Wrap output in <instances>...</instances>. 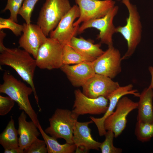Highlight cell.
<instances>
[{"mask_svg": "<svg viewBox=\"0 0 153 153\" xmlns=\"http://www.w3.org/2000/svg\"><path fill=\"white\" fill-rule=\"evenodd\" d=\"M105 139L103 142L101 143L99 146L102 153H121L122 149L115 147L113 144L114 135L112 131L107 130L105 135Z\"/></svg>", "mask_w": 153, "mask_h": 153, "instance_id": "cell-25", "label": "cell"}, {"mask_svg": "<svg viewBox=\"0 0 153 153\" xmlns=\"http://www.w3.org/2000/svg\"><path fill=\"white\" fill-rule=\"evenodd\" d=\"M63 47L56 40L47 38L39 48L35 59L37 67L51 70L60 68L63 65Z\"/></svg>", "mask_w": 153, "mask_h": 153, "instance_id": "cell-7", "label": "cell"}, {"mask_svg": "<svg viewBox=\"0 0 153 153\" xmlns=\"http://www.w3.org/2000/svg\"><path fill=\"white\" fill-rule=\"evenodd\" d=\"M39 0H24L20 8L18 14L23 18L27 24L31 22L32 11L37 3Z\"/></svg>", "mask_w": 153, "mask_h": 153, "instance_id": "cell-26", "label": "cell"}, {"mask_svg": "<svg viewBox=\"0 0 153 153\" xmlns=\"http://www.w3.org/2000/svg\"><path fill=\"white\" fill-rule=\"evenodd\" d=\"M72 7L69 0H46L37 22L46 36L56 27Z\"/></svg>", "mask_w": 153, "mask_h": 153, "instance_id": "cell-4", "label": "cell"}, {"mask_svg": "<svg viewBox=\"0 0 153 153\" xmlns=\"http://www.w3.org/2000/svg\"><path fill=\"white\" fill-rule=\"evenodd\" d=\"M80 10V16L73 24L74 26L82 22L105 16L115 5L113 0H75Z\"/></svg>", "mask_w": 153, "mask_h": 153, "instance_id": "cell-10", "label": "cell"}, {"mask_svg": "<svg viewBox=\"0 0 153 153\" xmlns=\"http://www.w3.org/2000/svg\"><path fill=\"white\" fill-rule=\"evenodd\" d=\"M69 44L80 54L93 61L104 52L100 44H94L90 40L75 36L71 39Z\"/></svg>", "mask_w": 153, "mask_h": 153, "instance_id": "cell-20", "label": "cell"}, {"mask_svg": "<svg viewBox=\"0 0 153 153\" xmlns=\"http://www.w3.org/2000/svg\"><path fill=\"white\" fill-rule=\"evenodd\" d=\"M116 0L119 1H122V0Z\"/></svg>", "mask_w": 153, "mask_h": 153, "instance_id": "cell-34", "label": "cell"}, {"mask_svg": "<svg viewBox=\"0 0 153 153\" xmlns=\"http://www.w3.org/2000/svg\"><path fill=\"white\" fill-rule=\"evenodd\" d=\"M137 102L133 101L126 96L122 97L118 102L115 110L105 120V129L112 131L114 137H118L126 126L128 115L137 109Z\"/></svg>", "mask_w": 153, "mask_h": 153, "instance_id": "cell-8", "label": "cell"}, {"mask_svg": "<svg viewBox=\"0 0 153 153\" xmlns=\"http://www.w3.org/2000/svg\"><path fill=\"white\" fill-rule=\"evenodd\" d=\"M0 52V65L8 66L13 68L23 80L31 87L39 111H41L33 80L37 67L35 59L25 50L18 48L5 47Z\"/></svg>", "mask_w": 153, "mask_h": 153, "instance_id": "cell-1", "label": "cell"}, {"mask_svg": "<svg viewBox=\"0 0 153 153\" xmlns=\"http://www.w3.org/2000/svg\"><path fill=\"white\" fill-rule=\"evenodd\" d=\"M120 86L118 82L106 76L95 73L82 86V93L87 96L96 98L108 96Z\"/></svg>", "mask_w": 153, "mask_h": 153, "instance_id": "cell-13", "label": "cell"}, {"mask_svg": "<svg viewBox=\"0 0 153 153\" xmlns=\"http://www.w3.org/2000/svg\"><path fill=\"white\" fill-rule=\"evenodd\" d=\"M78 117L68 109H57L49 119L50 126L45 132L56 139H63L66 143L73 144V130Z\"/></svg>", "mask_w": 153, "mask_h": 153, "instance_id": "cell-5", "label": "cell"}, {"mask_svg": "<svg viewBox=\"0 0 153 153\" xmlns=\"http://www.w3.org/2000/svg\"><path fill=\"white\" fill-rule=\"evenodd\" d=\"M75 86H82L95 73L92 62L85 61L74 65H63L60 68Z\"/></svg>", "mask_w": 153, "mask_h": 153, "instance_id": "cell-17", "label": "cell"}, {"mask_svg": "<svg viewBox=\"0 0 153 153\" xmlns=\"http://www.w3.org/2000/svg\"><path fill=\"white\" fill-rule=\"evenodd\" d=\"M15 101L9 97L0 95V115L7 114L13 107Z\"/></svg>", "mask_w": 153, "mask_h": 153, "instance_id": "cell-30", "label": "cell"}, {"mask_svg": "<svg viewBox=\"0 0 153 153\" xmlns=\"http://www.w3.org/2000/svg\"><path fill=\"white\" fill-rule=\"evenodd\" d=\"M4 153H24V150L20 147L9 149H5Z\"/></svg>", "mask_w": 153, "mask_h": 153, "instance_id": "cell-31", "label": "cell"}, {"mask_svg": "<svg viewBox=\"0 0 153 153\" xmlns=\"http://www.w3.org/2000/svg\"><path fill=\"white\" fill-rule=\"evenodd\" d=\"M80 16L77 5L72 6L61 19L56 27L49 34L50 37L57 40L63 46L69 44L72 38L78 33L79 26H74L75 20Z\"/></svg>", "mask_w": 153, "mask_h": 153, "instance_id": "cell-12", "label": "cell"}, {"mask_svg": "<svg viewBox=\"0 0 153 153\" xmlns=\"http://www.w3.org/2000/svg\"><path fill=\"white\" fill-rule=\"evenodd\" d=\"M108 47L107 49L92 63L95 73L112 79L121 71L122 57L118 49L113 46Z\"/></svg>", "mask_w": 153, "mask_h": 153, "instance_id": "cell-9", "label": "cell"}, {"mask_svg": "<svg viewBox=\"0 0 153 153\" xmlns=\"http://www.w3.org/2000/svg\"><path fill=\"white\" fill-rule=\"evenodd\" d=\"M137 139L142 142L150 141L153 137V123H136L135 131Z\"/></svg>", "mask_w": 153, "mask_h": 153, "instance_id": "cell-24", "label": "cell"}, {"mask_svg": "<svg viewBox=\"0 0 153 153\" xmlns=\"http://www.w3.org/2000/svg\"><path fill=\"white\" fill-rule=\"evenodd\" d=\"M122 1L128 12L126 24L116 27V33L123 36L127 44V50L122 57V60L130 57L134 53L141 40L142 27L140 16L136 6L132 4L130 0Z\"/></svg>", "mask_w": 153, "mask_h": 153, "instance_id": "cell-3", "label": "cell"}, {"mask_svg": "<svg viewBox=\"0 0 153 153\" xmlns=\"http://www.w3.org/2000/svg\"><path fill=\"white\" fill-rule=\"evenodd\" d=\"M18 131L15 128L12 116L5 129L0 134V144L4 149L19 147Z\"/></svg>", "mask_w": 153, "mask_h": 153, "instance_id": "cell-22", "label": "cell"}, {"mask_svg": "<svg viewBox=\"0 0 153 153\" xmlns=\"http://www.w3.org/2000/svg\"><path fill=\"white\" fill-rule=\"evenodd\" d=\"M38 129L44 141L48 153H72L76 150V147L74 144L66 143L61 144L57 139L52 136H49L42 129L40 123Z\"/></svg>", "mask_w": 153, "mask_h": 153, "instance_id": "cell-21", "label": "cell"}, {"mask_svg": "<svg viewBox=\"0 0 153 153\" xmlns=\"http://www.w3.org/2000/svg\"><path fill=\"white\" fill-rule=\"evenodd\" d=\"M26 113L24 111H22L18 118L19 146L24 150L29 146L41 134L33 122L32 120L27 121Z\"/></svg>", "mask_w": 153, "mask_h": 153, "instance_id": "cell-18", "label": "cell"}, {"mask_svg": "<svg viewBox=\"0 0 153 153\" xmlns=\"http://www.w3.org/2000/svg\"><path fill=\"white\" fill-rule=\"evenodd\" d=\"M24 0H8L7 4L3 11L9 10L10 13L9 18L14 22H18V15L22 2Z\"/></svg>", "mask_w": 153, "mask_h": 153, "instance_id": "cell-28", "label": "cell"}, {"mask_svg": "<svg viewBox=\"0 0 153 153\" xmlns=\"http://www.w3.org/2000/svg\"><path fill=\"white\" fill-rule=\"evenodd\" d=\"M118 10V7L115 5L103 17L83 22L79 26L78 33H82L89 28H95L99 31L97 39L100 40L101 44H106L108 46H113V36L116 33L113 20Z\"/></svg>", "mask_w": 153, "mask_h": 153, "instance_id": "cell-6", "label": "cell"}, {"mask_svg": "<svg viewBox=\"0 0 153 153\" xmlns=\"http://www.w3.org/2000/svg\"><path fill=\"white\" fill-rule=\"evenodd\" d=\"M3 83L0 85V92L5 94L16 102L19 109L24 111L38 127L39 123L37 115L30 103L29 96L32 92L31 87L26 86L6 71L3 76Z\"/></svg>", "mask_w": 153, "mask_h": 153, "instance_id": "cell-2", "label": "cell"}, {"mask_svg": "<svg viewBox=\"0 0 153 153\" xmlns=\"http://www.w3.org/2000/svg\"><path fill=\"white\" fill-rule=\"evenodd\" d=\"M8 29L10 30L16 36L21 35L23 29V26L18 24L10 18H0V29Z\"/></svg>", "mask_w": 153, "mask_h": 153, "instance_id": "cell-27", "label": "cell"}, {"mask_svg": "<svg viewBox=\"0 0 153 153\" xmlns=\"http://www.w3.org/2000/svg\"><path fill=\"white\" fill-rule=\"evenodd\" d=\"M138 103L137 121L153 123V92L149 86L140 94Z\"/></svg>", "mask_w": 153, "mask_h": 153, "instance_id": "cell-19", "label": "cell"}, {"mask_svg": "<svg viewBox=\"0 0 153 153\" xmlns=\"http://www.w3.org/2000/svg\"><path fill=\"white\" fill-rule=\"evenodd\" d=\"M93 122L91 120L86 122H76L73 137V143L76 147V153H86L91 149L99 150L101 143L94 139L88 126Z\"/></svg>", "mask_w": 153, "mask_h": 153, "instance_id": "cell-16", "label": "cell"}, {"mask_svg": "<svg viewBox=\"0 0 153 153\" xmlns=\"http://www.w3.org/2000/svg\"><path fill=\"white\" fill-rule=\"evenodd\" d=\"M74 94L75 100L72 112L78 117L87 114H105L107 109L109 100L105 97H89L79 89L75 90Z\"/></svg>", "mask_w": 153, "mask_h": 153, "instance_id": "cell-11", "label": "cell"}, {"mask_svg": "<svg viewBox=\"0 0 153 153\" xmlns=\"http://www.w3.org/2000/svg\"><path fill=\"white\" fill-rule=\"evenodd\" d=\"M148 70L151 75V81L149 86L152 89L153 92V67L152 66L149 67Z\"/></svg>", "mask_w": 153, "mask_h": 153, "instance_id": "cell-33", "label": "cell"}, {"mask_svg": "<svg viewBox=\"0 0 153 153\" xmlns=\"http://www.w3.org/2000/svg\"><path fill=\"white\" fill-rule=\"evenodd\" d=\"M24 153H46L48 150L44 141L37 138L24 149Z\"/></svg>", "mask_w": 153, "mask_h": 153, "instance_id": "cell-29", "label": "cell"}, {"mask_svg": "<svg viewBox=\"0 0 153 153\" xmlns=\"http://www.w3.org/2000/svg\"><path fill=\"white\" fill-rule=\"evenodd\" d=\"M6 34L2 30L0 31V51L3 50L5 46L3 44V41Z\"/></svg>", "mask_w": 153, "mask_h": 153, "instance_id": "cell-32", "label": "cell"}, {"mask_svg": "<svg viewBox=\"0 0 153 153\" xmlns=\"http://www.w3.org/2000/svg\"><path fill=\"white\" fill-rule=\"evenodd\" d=\"M23 25V33L18 42L19 46L36 59L39 48L47 38L37 24L26 23Z\"/></svg>", "mask_w": 153, "mask_h": 153, "instance_id": "cell-14", "label": "cell"}, {"mask_svg": "<svg viewBox=\"0 0 153 153\" xmlns=\"http://www.w3.org/2000/svg\"><path fill=\"white\" fill-rule=\"evenodd\" d=\"M63 47V65L77 64L85 61H93L77 52L69 44L65 45Z\"/></svg>", "mask_w": 153, "mask_h": 153, "instance_id": "cell-23", "label": "cell"}, {"mask_svg": "<svg viewBox=\"0 0 153 153\" xmlns=\"http://www.w3.org/2000/svg\"><path fill=\"white\" fill-rule=\"evenodd\" d=\"M133 86L131 84L121 86H120L107 97L109 103L107 109L103 116L100 118H95L91 116L90 117L96 125L100 136L104 135L106 132L104 127L105 120L112 113L116 108L118 102L123 96L128 94H131L137 97H139L140 94L136 90L133 89Z\"/></svg>", "mask_w": 153, "mask_h": 153, "instance_id": "cell-15", "label": "cell"}]
</instances>
